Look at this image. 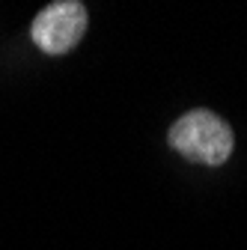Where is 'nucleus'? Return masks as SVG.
Here are the masks:
<instances>
[{"label":"nucleus","instance_id":"1","mask_svg":"<svg viewBox=\"0 0 247 250\" xmlns=\"http://www.w3.org/2000/svg\"><path fill=\"white\" fill-rule=\"evenodd\" d=\"M170 146L188 161L218 167L232 155V128L211 110H191L173 122Z\"/></svg>","mask_w":247,"mask_h":250},{"label":"nucleus","instance_id":"2","mask_svg":"<svg viewBox=\"0 0 247 250\" xmlns=\"http://www.w3.org/2000/svg\"><path fill=\"white\" fill-rule=\"evenodd\" d=\"M86 30V9L78 0H63V3L45 6L36 21L30 36L45 54H66L72 51Z\"/></svg>","mask_w":247,"mask_h":250}]
</instances>
